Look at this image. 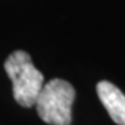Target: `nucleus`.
I'll return each mask as SVG.
<instances>
[{
  "label": "nucleus",
  "mask_w": 125,
  "mask_h": 125,
  "mask_svg": "<svg viewBox=\"0 0 125 125\" xmlns=\"http://www.w3.org/2000/svg\"><path fill=\"white\" fill-rule=\"evenodd\" d=\"M96 92L111 120L118 125H125V94L108 81L99 82Z\"/></svg>",
  "instance_id": "nucleus-3"
},
{
  "label": "nucleus",
  "mask_w": 125,
  "mask_h": 125,
  "mask_svg": "<svg viewBox=\"0 0 125 125\" xmlns=\"http://www.w3.org/2000/svg\"><path fill=\"white\" fill-rule=\"evenodd\" d=\"M75 100L74 86L64 79L49 81L43 85L36 99V111L40 120L49 125H70L71 107Z\"/></svg>",
  "instance_id": "nucleus-2"
},
{
  "label": "nucleus",
  "mask_w": 125,
  "mask_h": 125,
  "mask_svg": "<svg viewBox=\"0 0 125 125\" xmlns=\"http://www.w3.org/2000/svg\"><path fill=\"white\" fill-rule=\"evenodd\" d=\"M4 70L13 83L15 102L22 107L35 106L36 99L45 85V76L36 70L31 56L22 50L14 52L6 60Z\"/></svg>",
  "instance_id": "nucleus-1"
}]
</instances>
